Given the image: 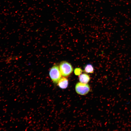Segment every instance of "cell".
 Masks as SVG:
<instances>
[{
	"mask_svg": "<svg viewBox=\"0 0 131 131\" xmlns=\"http://www.w3.org/2000/svg\"><path fill=\"white\" fill-rule=\"evenodd\" d=\"M58 85L62 89L66 88L68 85V79L63 77L61 78L57 83Z\"/></svg>",
	"mask_w": 131,
	"mask_h": 131,
	"instance_id": "cell-4",
	"label": "cell"
},
{
	"mask_svg": "<svg viewBox=\"0 0 131 131\" xmlns=\"http://www.w3.org/2000/svg\"><path fill=\"white\" fill-rule=\"evenodd\" d=\"M75 88L76 92L81 95H86L90 90V86L88 84L81 82L76 84Z\"/></svg>",
	"mask_w": 131,
	"mask_h": 131,
	"instance_id": "cell-3",
	"label": "cell"
},
{
	"mask_svg": "<svg viewBox=\"0 0 131 131\" xmlns=\"http://www.w3.org/2000/svg\"><path fill=\"white\" fill-rule=\"evenodd\" d=\"M49 75L54 83H58L61 78L62 74L57 65L55 64L51 68L49 72Z\"/></svg>",
	"mask_w": 131,
	"mask_h": 131,
	"instance_id": "cell-1",
	"label": "cell"
},
{
	"mask_svg": "<svg viewBox=\"0 0 131 131\" xmlns=\"http://www.w3.org/2000/svg\"><path fill=\"white\" fill-rule=\"evenodd\" d=\"M82 72V70L79 68H75L74 70V73L75 75H80Z\"/></svg>",
	"mask_w": 131,
	"mask_h": 131,
	"instance_id": "cell-7",
	"label": "cell"
},
{
	"mask_svg": "<svg viewBox=\"0 0 131 131\" xmlns=\"http://www.w3.org/2000/svg\"><path fill=\"white\" fill-rule=\"evenodd\" d=\"M90 79L89 76L86 74H80L79 76V80L81 83H87L90 81Z\"/></svg>",
	"mask_w": 131,
	"mask_h": 131,
	"instance_id": "cell-5",
	"label": "cell"
},
{
	"mask_svg": "<svg viewBox=\"0 0 131 131\" xmlns=\"http://www.w3.org/2000/svg\"><path fill=\"white\" fill-rule=\"evenodd\" d=\"M83 71L86 73H92L94 71V68L92 64H88L84 66Z\"/></svg>",
	"mask_w": 131,
	"mask_h": 131,
	"instance_id": "cell-6",
	"label": "cell"
},
{
	"mask_svg": "<svg viewBox=\"0 0 131 131\" xmlns=\"http://www.w3.org/2000/svg\"><path fill=\"white\" fill-rule=\"evenodd\" d=\"M59 68L62 75L64 77L69 76L73 71L72 65L65 61H62L60 63Z\"/></svg>",
	"mask_w": 131,
	"mask_h": 131,
	"instance_id": "cell-2",
	"label": "cell"
}]
</instances>
